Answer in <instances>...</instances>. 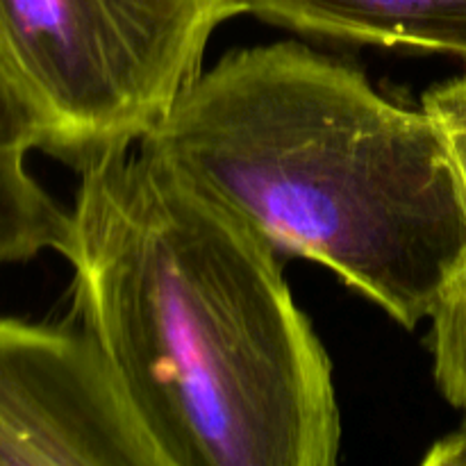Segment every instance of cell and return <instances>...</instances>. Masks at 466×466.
Wrapping results in <instances>:
<instances>
[{
  "label": "cell",
  "instance_id": "cell-6",
  "mask_svg": "<svg viewBox=\"0 0 466 466\" xmlns=\"http://www.w3.org/2000/svg\"><path fill=\"white\" fill-rule=\"evenodd\" d=\"M30 150V127L0 86V267L25 262L41 250L62 253L71 232V212L27 171Z\"/></svg>",
  "mask_w": 466,
  "mask_h": 466
},
{
  "label": "cell",
  "instance_id": "cell-9",
  "mask_svg": "<svg viewBox=\"0 0 466 466\" xmlns=\"http://www.w3.org/2000/svg\"><path fill=\"white\" fill-rule=\"evenodd\" d=\"M426 466H466V419L462 426L451 435L441 437L428 455L423 458Z\"/></svg>",
  "mask_w": 466,
  "mask_h": 466
},
{
  "label": "cell",
  "instance_id": "cell-2",
  "mask_svg": "<svg viewBox=\"0 0 466 466\" xmlns=\"http://www.w3.org/2000/svg\"><path fill=\"white\" fill-rule=\"evenodd\" d=\"M139 144L408 330L466 255V198L440 123L299 41L228 53Z\"/></svg>",
  "mask_w": 466,
  "mask_h": 466
},
{
  "label": "cell",
  "instance_id": "cell-7",
  "mask_svg": "<svg viewBox=\"0 0 466 466\" xmlns=\"http://www.w3.org/2000/svg\"><path fill=\"white\" fill-rule=\"evenodd\" d=\"M431 116L444 130L466 198V126L453 118ZM431 321L435 382L453 408L466 412V255L441 289Z\"/></svg>",
  "mask_w": 466,
  "mask_h": 466
},
{
  "label": "cell",
  "instance_id": "cell-1",
  "mask_svg": "<svg viewBox=\"0 0 466 466\" xmlns=\"http://www.w3.org/2000/svg\"><path fill=\"white\" fill-rule=\"evenodd\" d=\"M82 328L162 466H332V364L248 223L141 144L80 168Z\"/></svg>",
  "mask_w": 466,
  "mask_h": 466
},
{
  "label": "cell",
  "instance_id": "cell-4",
  "mask_svg": "<svg viewBox=\"0 0 466 466\" xmlns=\"http://www.w3.org/2000/svg\"><path fill=\"white\" fill-rule=\"evenodd\" d=\"M0 466H162L85 328L0 317Z\"/></svg>",
  "mask_w": 466,
  "mask_h": 466
},
{
  "label": "cell",
  "instance_id": "cell-5",
  "mask_svg": "<svg viewBox=\"0 0 466 466\" xmlns=\"http://www.w3.org/2000/svg\"><path fill=\"white\" fill-rule=\"evenodd\" d=\"M248 14L300 35L410 48L466 64V0H244Z\"/></svg>",
  "mask_w": 466,
  "mask_h": 466
},
{
  "label": "cell",
  "instance_id": "cell-8",
  "mask_svg": "<svg viewBox=\"0 0 466 466\" xmlns=\"http://www.w3.org/2000/svg\"><path fill=\"white\" fill-rule=\"evenodd\" d=\"M421 105L435 116L453 118V121L466 126V64L460 76L440 82V85H432L423 94Z\"/></svg>",
  "mask_w": 466,
  "mask_h": 466
},
{
  "label": "cell",
  "instance_id": "cell-3",
  "mask_svg": "<svg viewBox=\"0 0 466 466\" xmlns=\"http://www.w3.org/2000/svg\"><path fill=\"white\" fill-rule=\"evenodd\" d=\"M241 14L244 0H0V86L35 150L80 171L146 139Z\"/></svg>",
  "mask_w": 466,
  "mask_h": 466
}]
</instances>
